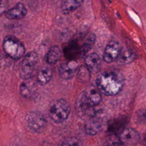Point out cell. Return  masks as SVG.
<instances>
[{"label": "cell", "instance_id": "cell-1", "mask_svg": "<svg viewBox=\"0 0 146 146\" xmlns=\"http://www.w3.org/2000/svg\"><path fill=\"white\" fill-rule=\"evenodd\" d=\"M99 91L107 96L117 94L124 84L123 75L117 70H109L100 74L96 79Z\"/></svg>", "mask_w": 146, "mask_h": 146}, {"label": "cell", "instance_id": "cell-2", "mask_svg": "<svg viewBox=\"0 0 146 146\" xmlns=\"http://www.w3.org/2000/svg\"><path fill=\"white\" fill-rule=\"evenodd\" d=\"M102 100V96L99 91L94 88H89L82 91L76 101L78 110H84L99 104Z\"/></svg>", "mask_w": 146, "mask_h": 146}, {"label": "cell", "instance_id": "cell-3", "mask_svg": "<svg viewBox=\"0 0 146 146\" xmlns=\"http://www.w3.org/2000/svg\"><path fill=\"white\" fill-rule=\"evenodd\" d=\"M3 48L6 54L13 59L21 58L25 52L23 44L13 35H7L4 38Z\"/></svg>", "mask_w": 146, "mask_h": 146}, {"label": "cell", "instance_id": "cell-4", "mask_svg": "<svg viewBox=\"0 0 146 146\" xmlns=\"http://www.w3.org/2000/svg\"><path fill=\"white\" fill-rule=\"evenodd\" d=\"M70 113V104L64 99H59L56 100L49 110L50 117L56 123H62L65 121L67 119Z\"/></svg>", "mask_w": 146, "mask_h": 146}, {"label": "cell", "instance_id": "cell-5", "mask_svg": "<svg viewBox=\"0 0 146 146\" xmlns=\"http://www.w3.org/2000/svg\"><path fill=\"white\" fill-rule=\"evenodd\" d=\"M38 60V56L35 51H30L24 56L20 68V76L22 78L26 80L32 76Z\"/></svg>", "mask_w": 146, "mask_h": 146}, {"label": "cell", "instance_id": "cell-6", "mask_svg": "<svg viewBox=\"0 0 146 146\" xmlns=\"http://www.w3.org/2000/svg\"><path fill=\"white\" fill-rule=\"evenodd\" d=\"M26 121L29 129L32 132L37 133L42 132L47 124L44 116L37 111L29 112L26 116Z\"/></svg>", "mask_w": 146, "mask_h": 146}, {"label": "cell", "instance_id": "cell-7", "mask_svg": "<svg viewBox=\"0 0 146 146\" xmlns=\"http://www.w3.org/2000/svg\"><path fill=\"white\" fill-rule=\"evenodd\" d=\"M121 50L120 43L116 40H111L106 46L103 58L106 63H111L116 60Z\"/></svg>", "mask_w": 146, "mask_h": 146}, {"label": "cell", "instance_id": "cell-8", "mask_svg": "<svg viewBox=\"0 0 146 146\" xmlns=\"http://www.w3.org/2000/svg\"><path fill=\"white\" fill-rule=\"evenodd\" d=\"M103 127V120L100 116L93 115L87 120L84 124V129L87 134L95 135L100 132Z\"/></svg>", "mask_w": 146, "mask_h": 146}, {"label": "cell", "instance_id": "cell-9", "mask_svg": "<svg viewBox=\"0 0 146 146\" xmlns=\"http://www.w3.org/2000/svg\"><path fill=\"white\" fill-rule=\"evenodd\" d=\"M78 67V64L75 60H69L62 63L59 67V74L61 78L68 80L72 78Z\"/></svg>", "mask_w": 146, "mask_h": 146}, {"label": "cell", "instance_id": "cell-10", "mask_svg": "<svg viewBox=\"0 0 146 146\" xmlns=\"http://www.w3.org/2000/svg\"><path fill=\"white\" fill-rule=\"evenodd\" d=\"M140 139L138 132L134 129L129 128L123 130L119 137V141L121 144L133 145L136 144Z\"/></svg>", "mask_w": 146, "mask_h": 146}, {"label": "cell", "instance_id": "cell-11", "mask_svg": "<svg viewBox=\"0 0 146 146\" xmlns=\"http://www.w3.org/2000/svg\"><path fill=\"white\" fill-rule=\"evenodd\" d=\"M84 62L89 71L92 74L98 73L101 68V60L99 56L95 52L87 55Z\"/></svg>", "mask_w": 146, "mask_h": 146}, {"label": "cell", "instance_id": "cell-12", "mask_svg": "<svg viewBox=\"0 0 146 146\" xmlns=\"http://www.w3.org/2000/svg\"><path fill=\"white\" fill-rule=\"evenodd\" d=\"M26 13L27 9L25 6L22 3H18L12 8L6 10L5 16L10 19L18 20L24 18Z\"/></svg>", "mask_w": 146, "mask_h": 146}, {"label": "cell", "instance_id": "cell-13", "mask_svg": "<svg viewBox=\"0 0 146 146\" xmlns=\"http://www.w3.org/2000/svg\"><path fill=\"white\" fill-rule=\"evenodd\" d=\"M52 70L48 66L42 67L38 72L36 75V80L40 86L47 84L52 77Z\"/></svg>", "mask_w": 146, "mask_h": 146}, {"label": "cell", "instance_id": "cell-14", "mask_svg": "<svg viewBox=\"0 0 146 146\" xmlns=\"http://www.w3.org/2000/svg\"><path fill=\"white\" fill-rule=\"evenodd\" d=\"M84 0H62L61 11L64 14H68L77 9L83 2Z\"/></svg>", "mask_w": 146, "mask_h": 146}, {"label": "cell", "instance_id": "cell-15", "mask_svg": "<svg viewBox=\"0 0 146 146\" xmlns=\"http://www.w3.org/2000/svg\"><path fill=\"white\" fill-rule=\"evenodd\" d=\"M61 57V51L57 46H51L46 56V60L48 64L56 63Z\"/></svg>", "mask_w": 146, "mask_h": 146}, {"label": "cell", "instance_id": "cell-16", "mask_svg": "<svg viewBox=\"0 0 146 146\" xmlns=\"http://www.w3.org/2000/svg\"><path fill=\"white\" fill-rule=\"evenodd\" d=\"M136 58L135 54L133 52L132 50L126 48L124 50L120 51V53L116 60L117 62L120 64H128L132 62Z\"/></svg>", "mask_w": 146, "mask_h": 146}, {"label": "cell", "instance_id": "cell-17", "mask_svg": "<svg viewBox=\"0 0 146 146\" xmlns=\"http://www.w3.org/2000/svg\"><path fill=\"white\" fill-rule=\"evenodd\" d=\"M35 84L32 82H24L20 86V94L23 97H30L35 92Z\"/></svg>", "mask_w": 146, "mask_h": 146}, {"label": "cell", "instance_id": "cell-18", "mask_svg": "<svg viewBox=\"0 0 146 146\" xmlns=\"http://www.w3.org/2000/svg\"><path fill=\"white\" fill-rule=\"evenodd\" d=\"M95 38H96L95 35L94 34H91L88 37L86 41L83 43L82 50H81V53H80V55L82 56H84L86 53H87L92 48L93 45L94 44Z\"/></svg>", "mask_w": 146, "mask_h": 146}, {"label": "cell", "instance_id": "cell-19", "mask_svg": "<svg viewBox=\"0 0 146 146\" xmlns=\"http://www.w3.org/2000/svg\"><path fill=\"white\" fill-rule=\"evenodd\" d=\"M88 68L84 66L79 68L77 72V77L79 81L82 83H86L90 80V74Z\"/></svg>", "mask_w": 146, "mask_h": 146}, {"label": "cell", "instance_id": "cell-20", "mask_svg": "<svg viewBox=\"0 0 146 146\" xmlns=\"http://www.w3.org/2000/svg\"><path fill=\"white\" fill-rule=\"evenodd\" d=\"M7 10V5L5 0H0V16L5 13Z\"/></svg>", "mask_w": 146, "mask_h": 146}, {"label": "cell", "instance_id": "cell-21", "mask_svg": "<svg viewBox=\"0 0 146 146\" xmlns=\"http://www.w3.org/2000/svg\"><path fill=\"white\" fill-rule=\"evenodd\" d=\"M63 145H78V142L75 139H72L71 140H68V141H65Z\"/></svg>", "mask_w": 146, "mask_h": 146}]
</instances>
